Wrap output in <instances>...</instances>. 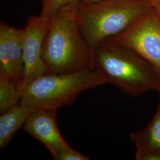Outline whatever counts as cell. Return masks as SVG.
Segmentation results:
<instances>
[{
  "label": "cell",
  "instance_id": "obj_6",
  "mask_svg": "<svg viewBox=\"0 0 160 160\" xmlns=\"http://www.w3.org/2000/svg\"><path fill=\"white\" fill-rule=\"evenodd\" d=\"M49 20L39 16H32L27 20L24 29L23 57L24 75L19 88L39 77L48 74L42 51Z\"/></svg>",
  "mask_w": 160,
  "mask_h": 160
},
{
  "label": "cell",
  "instance_id": "obj_8",
  "mask_svg": "<svg viewBox=\"0 0 160 160\" xmlns=\"http://www.w3.org/2000/svg\"><path fill=\"white\" fill-rule=\"evenodd\" d=\"M24 129L42 143L54 160L63 150L70 147L58 128L56 109L34 108Z\"/></svg>",
  "mask_w": 160,
  "mask_h": 160
},
{
  "label": "cell",
  "instance_id": "obj_4",
  "mask_svg": "<svg viewBox=\"0 0 160 160\" xmlns=\"http://www.w3.org/2000/svg\"><path fill=\"white\" fill-rule=\"evenodd\" d=\"M108 84L91 68L64 74L48 73L19 88L22 103L33 108L57 110L72 104L86 90Z\"/></svg>",
  "mask_w": 160,
  "mask_h": 160
},
{
  "label": "cell",
  "instance_id": "obj_13",
  "mask_svg": "<svg viewBox=\"0 0 160 160\" xmlns=\"http://www.w3.org/2000/svg\"><path fill=\"white\" fill-rule=\"evenodd\" d=\"M89 158L71 147L63 150L58 155L55 160H88Z\"/></svg>",
  "mask_w": 160,
  "mask_h": 160
},
{
  "label": "cell",
  "instance_id": "obj_12",
  "mask_svg": "<svg viewBox=\"0 0 160 160\" xmlns=\"http://www.w3.org/2000/svg\"><path fill=\"white\" fill-rule=\"evenodd\" d=\"M79 1L80 0H42L40 15L51 20L65 7Z\"/></svg>",
  "mask_w": 160,
  "mask_h": 160
},
{
  "label": "cell",
  "instance_id": "obj_7",
  "mask_svg": "<svg viewBox=\"0 0 160 160\" xmlns=\"http://www.w3.org/2000/svg\"><path fill=\"white\" fill-rule=\"evenodd\" d=\"M24 29L0 23V77L19 84L24 75Z\"/></svg>",
  "mask_w": 160,
  "mask_h": 160
},
{
  "label": "cell",
  "instance_id": "obj_5",
  "mask_svg": "<svg viewBox=\"0 0 160 160\" xmlns=\"http://www.w3.org/2000/svg\"><path fill=\"white\" fill-rule=\"evenodd\" d=\"M114 42L127 46L151 63L160 76V14L152 7Z\"/></svg>",
  "mask_w": 160,
  "mask_h": 160
},
{
  "label": "cell",
  "instance_id": "obj_10",
  "mask_svg": "<svg viewBox=\"0 0 160 160\" xmlns=\"http://www.w3.org/2000/svg\"><path fill=\"white\" fill-rule=\"evenodd\" d=\"M34 108L20 102L0 116V148L6 147L15 133L24 125Z\"/></svg>",
  "mask_w": 160,
  "mask_h": 160
},
{
  "label": "cell",
  "instance_id": "obj_3",
  "mask_svg": "<svg viewBox=\"0 0 160 160\" xmlns=\"http://www.w3.org/2000/svg\"><path fill=\"white\" fill-rule=\"evenodd\" d=\"M77 2L65 7L49 22L42 51L48 73H69L90 68L92 49L76 20Z\"/></svg>",
  "mask_w": 160,
  "mask_h": 160
},
{
  "label": "cell",
  "instance_id": "obj_14",
  "mask_svg": "<svg viewBox=\"0 0 160 160\" xmlns=\"http://www.w3.org/2000/svg\"><path fill=\"white\" fill-rule=\"evenodd\" d=\"M155 8L160 14V0H150Z\"/></svg>",
  "mask_w": 160,
  "mask_h": 160
},
{
  "label": "cell",
  "instance_id": "obj_15",
  "mask_svg": "<svg viewBox=\"0 0 160 160\" xmlns=\"http://www.w3.org/2000/svg\"><path fill=\"white\" fill-rule=\"evenodd\" d=\"M149 1H150V0H149Z\"/></svg>",
  "mask_w": 160,
  "mask_h": 160
},
{
  "label": "cell",
  "instance_id": "obj_9",
  "mask_svg": "<svg viewBox=\"0 0 160 160\" xmlns=\"http://www.w3.org/2000/svg\"><path fill=\"white\" fill-rule=\"evenodd\" d=\"M158 108L152 119L142 129L132 133L137 160H160V90Z\"/></svg>",
  "mask_w": 160,
  "mask_h": 160
},
{
  "label": "cell",
  "instance_id": "obj_2",
  "mask_svg": "<svg viewBox=\"0 0 160 160\" xmlns=\"http://www.w3.org/2000/svg\"><path fill=\"white\" fill-rule=\"evenodd\" d=\"M90 68L132 97L160 90V76L133 49L109 40L92 50Z\"/></svg>",
  "mask_w": 160,
  "mask_h": 160
},
{
  "label": "cell",
  "instance_id": "obj_11",
  "mask_svg": "<svg viewBox=\"0 0 160 160\" xmlns=\"http://www.w3.org/2000/svg\"><path fill=\"white\" fill-rule=\"evenodd\" d=\"M19 84L0 77V113H5L20 102Z\"/></svg>",
  "mask_w": 160,
  "mask_h": 160
},
{
  "label": "cell",
  "instance_id": "obj_1",
  "mask_svg": "<svg viewBox=\"0 0 160 160\" xmlns=\"http://www.w3.org/2000/svg\"><path fill=\"white\" fill-rule=\"evenodd\" d=\"M152 7L149 0H80L75 16L92 50L125 32Z\"/></svg>",
  "mask_w": 160,
  "mask_h": 160
}]
</instances>
